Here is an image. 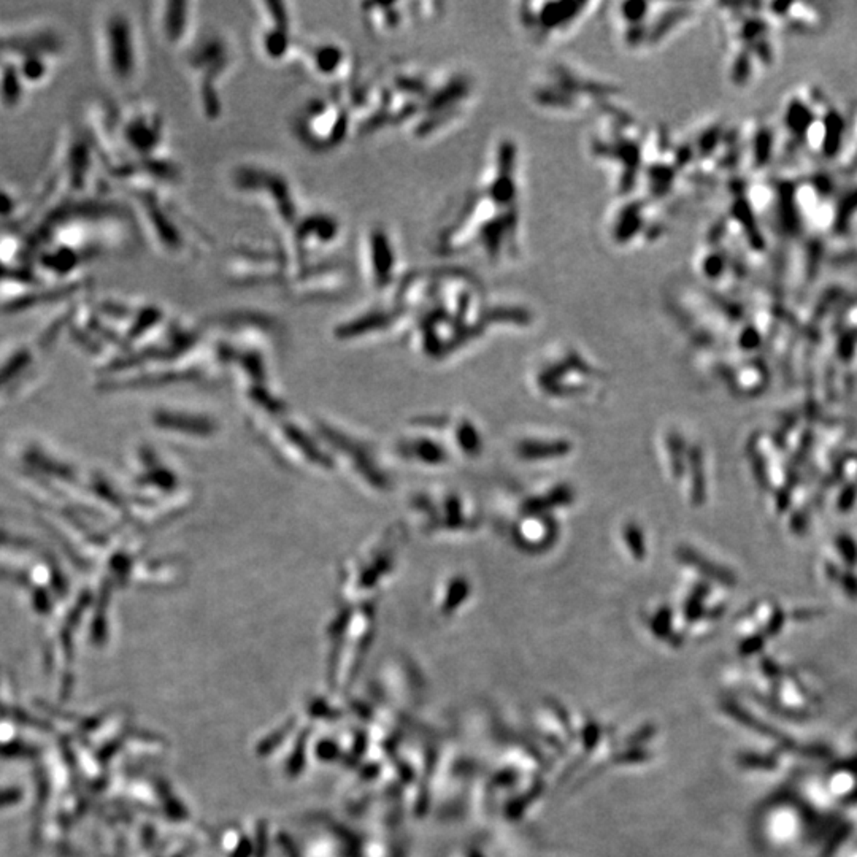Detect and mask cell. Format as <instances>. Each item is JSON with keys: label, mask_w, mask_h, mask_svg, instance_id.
<instances>
[{"label": "cell", "mask_w": 857, "mask_h": 857, "mask_svg": "<svg viewBox=\"0 0 857 857\" xmlns=\"http://www.w3.org/2000/svg\"><path fill=\"white\" fill-rule=\"evenodd\" d=\"M227 186L238 200L269 218L284 237L305 213L295 183L275 165L256 160L235 164L227 175Z\"/></svg>", "instance_id": "cell-1"}, {"label": "cell", "mask_w": 857, "mask_h": 857, "mask_svg": "<svg viewBox=\"0 0 857 857\" xmlns=\"http://www.w3.org/2000/svg\"><path fill=\"white\" fill-rule=\"evenodd\" d=\"M147 240L160 254L183 259L208 247V235L167 190H130Z\"/></svg>", "instance_id": "cell-2"}, {"label": "cell", "mask_w": 857, "mask_h": 857, "mask_svg": "<svg viewBox=\"0 0 857 857\" xmlns=\"http://www.w3.org/2000/svg\"><path fill=\"white\" fill-rule=\"evenodd\" d=\"M238 61L235 43L223 32L199 37L183 54L184 72L192 88L197 112L207 123L224 114V84Z\"/></svg>", "instance_id": "cell-3"}, {"label": "cell", "mask_w": 857, "mask_h": 857, "mask_svg": "<svg viewBox=\"0 0 857 857\" xmlns=\"http://www.w3.org/2000/svg\"><path fill=\"white\" fill-rule=\"evenodd\" d=\"M290 129L297 143L313 154L337 151L356 130L349 112L332 92L305 100L295 110Z\"/></svg>", "instance_id": "cell-4"}, {"label": "cell", "mask_w": 857, "mask_h": 857, "mask_svg": "<svg viewBox=\"0 0 857 857\" xmlns=\"http://www.w3.org/2000/svg\"><path fill=\"white\" fill-rule=\"evenodd\" d=\"M297 267L286 243L240 242L224 259V273L238 286H283Z\"/></svg>", "instance_id": "cell-5"}, {"label": "cell", "mask_w": 857, "mask_h": 857, "mask_svg": "<svg viewBox=\"0 0 857 857\" xmlns=\"http://www.w3.org/2000/svg\"><path fill=\"white\" fill-rule=\"evenodd\" d=\"M103 59L118 86L134 88L145 69L142 32L129 12L116 10L105 18L102 29Z\"/></svg>", "instance_id": "cell-6"}, {"label": "cell", "mask_w": 857, "mask_h": 857, "mask_svg": "<svg viewBox=\"0 0 857 857\" xmlns=\"http://www.w3.org/2000/svg\"><path fill=\"white\" fill-rule=\"evenodd\" d=\"M342 238L343 224L337 214L314 210L300 216L284 243L299 267L313 260L325 259L342 243Z\"/></svg>", "instance_id": "cell-7"}, {"label": "cell", "mask_w": 857, "mask_h": 857, "mask_svg": "<svg viewBox=\"0 0 857 857\" xmlns=\"http://www.w3.org/2000/svg\"><path fill=\"white\" fill-rule=\"evenodd\" d=\"M258 16V49L270 64L295 59L300 40L294 35V7L289 2L259 0L253 3Z\"/></svg>", "instance_id": "cell-8"}, {"label": "cell", "mask_w": 857, "mask_h": 857, "mask_svg": "<svg viewBox=\"0 0 857 857\" xmlns=\"http://www.w3.org/2000/svg\"><path fill=\"white\" fill-rule=\"evenodd\" d=\"M119 142L126 160L167 156V126L162 113L149 103L130 107L119 123Z\"/></svg>", "instance_id": "cell-9"}, {"label": "cell", "mask_w": 857, "mask_h": 857, "mask_svg": "<svg viewBox=\"0 0 857 857\" xmlns=\"http://www.w3.org/2000/svg\"><path fill=\"white\" fill-rule=\"evenodd\" d=\"M349 286V269L329 258L302 264L293 270L282 288L300 302L337 297Z\"/></svg>", "instance_id": "cell-10"}, {"label": "cell", "mask_w": 857, "mask_h": 857, "mask_svg": "<svg viewBox=\"0 0 857 857\" xmlns=\"http://www.w3.org/2000/svg\"><path fill=\"white\" fill-rule=\"evenodd\" d=\"M149 21L165 49L184 54L197 42V3L189 0H159L149 7Z\"/></svg>", "instance_id": "cell-11"}, {"label": "cell", "mask_w": 857, "mask_h": 857, "mask_svg": "<svg viewBox=\"0 0 857 857\" xmlns=\"http://www.w3.org/2000/svg\"><path fill=\"white\" fill-rule=\"evenodd\" d=\"M295 59L310 77L330 88H338L354 78L353 56L337 40H300Z\"/></svg>", "instance_id": "cell-12"}, {"label": "cell", "mask_w": 857, "mask_h": 857, "mask_svg": "<svg viewBox=\"0 0 857 857\" xmlns=\"http://www.w3.org/2000/svg\"><path fill=\"white\" fill-rule=\"evenodd\" d=\"M399 254L393 235L384 225L373 224L360 238V267L375 290L383 293L399 282Z\"/></svg>", "instance_id": "cell-13"}, {"label": "cell", "mask_w": 857, "mask_h": 857, "mask_svg": "<svg viewBox=\"0 0 857 857\" xmlns=\"http://www.w3.org/2000/svg\"><path fill=\"white\" fill-rule=\"evenodd\" d=\"M403 5L399 3H364L360 5V16L365 27L375 35H389L402 29L405 16Z\"/></svg>", "instance_id": "cell-14"}, {"label": "cell", "mask_w": 857, "mask_h": 857, "mask_svg": "<svg viewBox=\"0 0 857 857\" xmlns=\"http://www.w3.org/2000/svg\"><path fill=\"white\" fill-rule=\"evenodd\" d=\"M745 765L758 767V769H771L775 767V760L770 758H760V756H745Z\"/></svg>", "instance_id": "cell-15"}]
</instances>
